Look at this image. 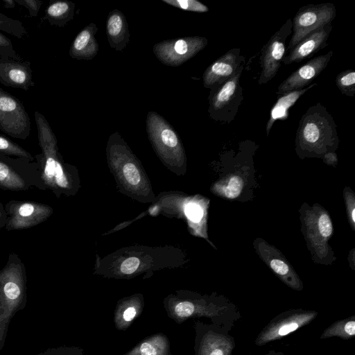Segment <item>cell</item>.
Masks as SVG:
<instances>
[{
	"label": "cell",
	"instance_id": "cell-34",
	"mask_svg": "<svg viewBox=\"0 0 355 355\" xmlns=\"http://www.w3.org/2000/svg\"><path fill=\"white\" fill-rule=\"evenodd\" d=\"M139 266V260L137 257H129L121 265L120 270L123 274L131 275L134 273Z\"/></svg>",
	"mask_w": 355,
	"mask_h": 355
},
{
	"label": "cell",
	"instance_id": "cell-29",
	"mask_svg": "<svg viewBox=\"0 0 355 355\" xmlns=\"http://www.w3.org/2000/svg\"><path fill=\"white\" fill-rule=\"evenodd\" d=\"M162 2L186 11L204 13L209 11L208 7L197 0H162Z\"/></svg>",
	"mask_w": 355,
	"mask_h": 355
},
{
	"label": "cell",
	"instance_id": "cell-5",
	"mask_svg": "<svg viewBox=\"0 0 355 355\" xmlns=\"http://www.w3.org/2000/svg\"><path fill=\"white\" fill-rule=\"evenodd\" d=\"M146 123L149 140L157 155L170 164L183 162L185 159L184 148L172 125L154 111L147 114Z\"/></svg>",
	"mask_w": 355,
	"mask_h": 355
},
{
	"label": "cell",
	"instance_id": "cell-28",
	"mask_svg": "<svg viewBox=\"0 0 355 355\" xmlns=\"http://www.w3.org/2000/svg\"><path fill=\"white\" fill-rule=\"evenodd\" d=\"M336 85L343 95L353 97L355 94V71L347 69L338 73Z\"/></svg>",
	"mask_w": 355,
	"mask_h": 355
},
{
	"label": "cell",
	"instance_id": "cell-18",
	"mask_svg": "<svg viewBox=\"0 0 355 355\" xmlns=\"http://www.w3.org/2000/svg\"><path fill=\"white\" fill-rule=\"evenodd\" d=\"M31 62L0 58V83L6 87L28 91L34 87Z\"/></svg>",
	"mask_w": 355,
	"mask_h": 355
},
{
	"label": "cell",
	"instance_id": "cell-36",
	"mask_svg": "<svg viewBox=\"0 0 355 355\" xmlns=\"http://www.w3.org/2000/svg\"><path fill=\"white\" fill-rule=\"evenodd\" d=\"M188 217L193 221H198L202 216V210L196 205H189L187 208Z\"/></svg>",
	"mask_w": 355,
	"mask_h": 355
},
{
	"label": "cell",
	"instance_id": "cell-39",
	"mask_svg": "<svg viewBox=\"0 0 355 355\" xmlns=\"http://www.w3.org/2000/svg\"><path fill=\"white\" fill-rule=\"evenodd\" d=\"M3 5L6 8H13L16 6L15 0H3Z\"/></svg>",
	"mask_w": 355,
	"mask_h": 355
},
{
	"label": "cell",
	"instance_id": "cell-31",
	"mask_svg": "<svg viewBox=\"0 0 355 355\" xmlns=\"http://www.w3.org/2000/svg\"><path fill=\"white\" fill-rule=\"evenodd\" d=\"M243 180L238 175L232 176L223 186L222 193L227 198L238 197L242 191Z\"/></svg>",
	"mask_w": 355,
	"mask_h": 355
},
{
	"label": "cell",
	"instance_id": "cell-15",
	"mask_svg": "<svg viewBox=\"0 0 355 355\" xmlns=\"http://www.w3.org/2000/svg\"><path fill=\"white\" fill-rule=\"evenodd\" d=\"M333 54V51H329L324 55L311 59L299 67L279 85L276 92L277 96L302 89L310 85L311 82L327 67Z\"/></svg>",
	"mask_w": 355,
	"mask_h": 355
},
{
	"label": "cell",
	"instance_id": "cell-30",
	"mask_svg": "<svg viewBox=\"0 0 355 355\" xmlns=\"http://www.w3.org/2000/svg\"><path fill=\"white\" fill-rule=\"evenodd\" d=\"M316 224L320 238L327 240L333 233V224L328 213L320 211L316 218Z\"/></svg>",
	"mask_w": 355,
	"mask_h": 355
},
{
	"label": "cell",
	"instance_id": "cell-17",
	"mask_svg": "<svg viewBox=\"0 0 355 355\" xmlns=\"http://www.w3.org/2000/svg\"><path fill=\"white\" fill-rule=\"evenodd\" d=\"M258 252L262 259L287 286L297 291L303 289L300 278L289 263L272 246L260 241Z\"/></svg>",
	"mask_w": 355,
	"mask_h": 355
},
{
	"label": "cell",
	"instance_id": "cell-32",
	"mask_svg": "<svg viewBox=\"0 0 355 355\" xmlns=\"http://www.w3.org/2000/svg\"><path fill=\"white\" fill-rule=\"evenodd\" d=\"M0 58L22 60L15 50L11 40L0 33Z\"/></svg>",
	"mask_w": 355,
	"mask_h": 355
},
{
	"label": "cell",
	"instance_id": "cell-20",
	"mask_svg": "<svg viewBox=\"0 0 355 355\" xmlns=\"http://www.w3.org/2000/svg\"><path fill=\"white\" fill-rule=\"evenodd\" d=\"M106 35L110 46L123 51L130 40L128 24L125 15L118 9L110 12L106 19Z\"/></svg>",
	"mask_w": 355,
	"mask_h": 355
},
{
	"label": "cell",
	"instance_id": "cell-22",
	"mask_svg": "<svg viewBox=\"0 0 355 355\" xmlns=\"http://www.w3.org/2000/svg\"><path fill=\"white\" fill-rule=\"evenodd\" d=\"M317 83H311L308 87L298 90L286 92L279 96L276 103L270 110L269 119L266 123V136L268 137L274 123L277 120H286L289 115L290 108L308 90L316 86Z\"/></svg>",
	"mask_w": 355,
	"mask_h": 355
},
{
	"label": "cell",
	"instance_id": "cell-38",
	"mask_svg": "<svg viewBox=\"0 0 355 355\" xmlns=\"http://www.w3.org/2000/svg\"><path fill=\"white\" fill-rule=\"evenodd\" d=\"M324 159L327 163L333 164L337 161L336 154L334 152H329L324 155Z\"/></svg>",
	"mask_w": 355,
	"mask_h": 355
},
{
	"label": "cell",
	"instance_id": "cell-35",
	"mask_svg": "<svg viewBox=\"0 0 355 355\" xmlns=\"http://www.w3.org/2000/svg\"><path fill=\"white\" fill-rule=\"evenodd\" d=\"M347 210L349 223L353 229H354L355 223V205L354 196L352 193L345 191V194Z\"/></svg>",
	"mask_w": 355,
	"mask_h": 355
},
{
	"label": "cell",
	"instance_id": "cell-8",
	"mask_svg": "<svg viewBox=\"0 0 355 355\" xmlns=\"http://www.w3.org/2000/svg\"><path fill=\"white\" fill-rule=\"evenodd\" d=\"M336 17V8L331 3L308 4L297 12L292 21V36L286 51L320 28L331 24Z\"/></svg>",
	"mask_w": 355,
	"mask_h": 355
},
{
	"label": "cell",
	"instance_id": "cell-13",
	"mask_svg": "<svg viewBox=\"0 0 355 355\" xmlns=\"http://www.w3.org/2000/svg\"><path fill=\"white\" fill-rule=\"evenodd\" d=\"M292 21L288 19L262 48L259 59L261 67L258 80L259 85L268 83L277 73L286 53V42L292 33Z\"/></svg>",
	"mask_w": 355,
	"mask_h": 355
},
{
	"label": "cell",
	"instance_id": "cell-12",
	"mask_svg": "<svg viewBox=\"0 0 355 355\" xmlns=\"http://www.w3.org/2000/svg\"><path fill=\"white\" fill-rule=\"evenodd\" d=\"M0 130L13 138L26 139L31 132V120L23 103L0 88Z\"/></svg>",
	"mask_w": 355,
	"mask_h": 355
},
{
	"label": "cell",
	"instance_id": "cell-24",
	"mask_svg": "<svg viewBox=\"0 0 355 355\" xmlns=\"http://www.w3.org/2000/svg\"><path fill=\"white\" fill-rule=\"evenodd\" d=\"M75 3L69 1H55L46 8L44 19L53 26L64 27L73 19Z\"/></svg>",
	"mask_w": 355,
	"mask_h": 355
},
{
	"label": "cell",
	"instance_id": "cell-21",
	"mask_svg": "<svg viewBox=\"0 0 355 355\" xmlns=\"http://www.w3.org/2000/svg\"><path fill=\"white\" fill-rule=\"evenodd\" d=\"M144 306V300L141 295H134L119 300L114 314L116 328L123 331L127 329L142 313Z\"/></svg>",
	"mask_w": 355,
	"mask_h": 355
},
{
	"label": "cell",
	"instance_id": "cell-3",
	"mask_svg": "<svg viewBox=\"0 0 355 355\" xmlns=\"http://www.w3.org/2000/svg\"><path fill=\"white\" fill-rule=\"evenodd\" d=\"M336 125L331 114L320 103L311 106L302 116L295 137L298 155L320 157L338 146Z\"/></svg>",
	"mask_w": 355,
	"mask_h": 355
},
{
	"label": "cell",
	"instance_id": "cell-25",
	"mask_svg": "<svg viewBox=\"0 0 355 355\" xmlns=\"http://www.w3.org/2000/svg\"><path fill=\"white\" fill-rule=\"evenodd\" d=\"M355 336V315L338 320L327 327L320 336L321 339L337 337L343 340L354 338Z\"/></svg>",
	"mask_w": 355,
	"mask_h": 355
},
{
	"label": "cell",
	"instance_id": "cell-4",
	"mask_svg": "<svg viewBox=\"0 0 355 355\" xmlns=\"http://www.w3.org/2000/svg\"><path fill=\"white\" fill-rule=\"evenodd\" d=\"M33 188L45 191L37 163L0 153V189L21 191Z\"/></svg>",
	"mask_w": 355,
	"mask_h": 355
},
{
	"label": "cell",
	"instance_id": "cell-1",
	"mask_svg": "<svg viewBox=\"0 0 355 355\" xmlns=\"http://www.w3.org/2000/svg\"><path fill=\"white\" fill-rule=\"evenodd\" d=\"M34 116L41 153L35 155L45 191L50 190L57 198L71 196L77 191L76 170L64 162L58 150V141L46 117L35 111Z\"/></svg>",
	"mask_w": 355,
	"mask_h": 355
},
{
	"label": "cell",
	"instance_id": "cell-10",
	"mask_svg": "<svg viewBox=\"0 0 355 355\" xmlns=\"http://www.w3.org/2000/svg\"><path fill=\"white\" fill-rule=\"evenodd\" d=\"M4 207L7 214L5 226L7 231L35 227L46 221L53 212L49 205L30 200H12Z\"/></svg>",
	"mask_w": 355,
	"mask_h": 355
},
{
	"label": "cell",
	"instance_id": "cell-2",
	"mask_svg": "<svg viewBox=\"0 0 355 355\" xmlns=\"http://www.w3.org/2000/svg\"><path fill=\"white\" fill-rule=\"evenodd\" d=\"M168 316L177 323L190 318H207L210 323L231 331L241 319L239 308L222 295L178 294L164 301Z\"/></svg>",
	"mask_w": 355,
	"mask_h": 355
},
{
	"label": "cell",
	"instance_id": "cell-14",
	"mask_svg": "<svg viewBox=\"0 0 355 355\" xmlns=\"http://www.w3.org/2000/svg\"><path fill=\"white\" fill-rule=\"evenodd\" d=\"M245 63L241 49L229 50L205 69L202 75L204 87L210 90L218 87L232 78Z\"/></svg>",
	"mask_w": 355,
	"mask_h": 355
},
{
	"label": "cell",
	"instance_id": "cell-19",
	"mask_svg": "<svg viewBox=\"0 0 355 355\" xmlns=\"http://www.w3.org/2000/svg\"><path fill=\"white\" fill-rule=\"evenodd\" d=\"M98 29L95 24L89 23L78 33L69 48L71 58L90 60L96 55L99 46L95 35Z\"/></svg>",
	"mask_w": 355,
	"mask_h": 355
},
{
	"label": "cell",
	"instance_id": "cell-26",
	"mask_svg": "<svg viewBox=\"0 0 355 355\" xmlns=\"http://www.w3.org/2000/svg\"><path fill=\"white\" fill-rule=\"evenodd\" d=\"M0 153L8 156L26 159L33 162L34 157L24 148L6 137L0 135Z\"/></svg>",
	"mask_w": 355,
	"mask_h": 355
},
{
	"label": "cell",
	"instance_id": "cell-23",
	"mask_svg": "<svg viewBox=\"0 0 355 355\" xmlns=\"http://www.w3.org/2000/svg\"><path fill=\"white\" fill-rule=\"evenodd\" d=\"M123 355H173L167 336L158 333L143 339Z\"/></svg>",
	"mask_w": 355,
	"mask_h": 355
},
{
	"label": "cell",
	"instance_id": "cell-7",
	"mask_svg": "<svg viewBox=\"0 0 355 355\" xmlns=\"http://www.w3.org/2000/svg\"><path fill=\"white\" fill-rule=\"evenodd\" d=\"M318 312L304 309H290L275 316L260 331L254 340L257 346H263L280 340L315 320Z\"/></svg>",
	"mask_w": 355,
	"mask_h": 355
},
{
	"label": "cell",
	"instance_id": "cell-37",
	"mask_svg": "<svg viewBox=\"0 0 355 355\" xmlns=\"http://www.w3.org/2000/svg\"><path fill=\"white\" fill-rule=\"evenodd\" d=\"M7 220V214L5 207L0 201V230L6 226Z\"/></svg>",
	"mask_w": 355,
	"mask_h": 355
},
{
	"label": "cell",
	"instance_id": "cell-6",
	"mask_svg": "<svg viewBox=\"0 0 355 355\" xmlns=\"http://www.w3.org/2000/svg\"><path fill=\"white\" fill-rule=\"evenodd\" d=\"M243 64L238 71L218 87L211 89L208 112L211 119L230 123L235 118L244 96L240 78L244 69Z\"/></svg>",
	"mask_w": 355,
	"mask_h": 355
},
{
	"label": "cell",
	"instance_id": "cell-40",
	"mask_svg": "<svg viewBox=\"0 0 355 355\" xmlns=\"http://www.w3.org/2000/svg\"><path fill=\"white\" fill-rule=\"evenodd\" d=\"M262 355H286L282 352L275 351L274 349L270 350L268 353Z\"/></svg>",
	"mask_w": 355,
	"mask_h": 355
},
{
	"label": "cell",
	"instance_id": "cell-16",
	"mask_svg": "<svg viewBox=\"0 0 355 355\" xmlns=\"http://www.w3.org/2000/svg\"><path fill=\"white\" fill-rule=\"evenodd\" d=\"M332 28L331 24L326 25L308 35L293 49L286 52L282 59L283 63L289 64L300 62L316 54L328 45L327 40Z\"/></svg>",
	"mask_w": 355,
	"mask_h": 355
},
{
	"label": "cell",
	"instance_id": "cell-33",
	"mask_svg": "<svg viewBox=\"0 0 355 355\" xmlns=\"http://www.w3.org/2000/svg\"><path fill=\"white\" fill-rule=\"evenodd\" d=\"M15 1L28 10L31 17H37L42 4V1L40 0H15Z\"/></svg>",
	"mask_w": 355,
	"mask_h": 355
},
{
	"label": "cell",
	"instance_id": "cell-11",
	"mask_svg": "<svg viewBox=\"0 0 355 355\" xmlns=\"http://www.w3.org/2000/svg\"><path fill=\"white\" fill-rule=\"evenodd\" d=\"M207 43V39L201 36L169 39L155 44L153 52L162 64L178 67L197 55Z\"/></svg>",
	"mask_w": 355,
	"mask_h": 355
},
{
	"label": "cell",
	"instance_id": "cell-9",
	"mask_svg": "<svg viewBox=\"0 0 355 355\" xmlns=\"http://www.w3.org/2000/svg\"><path fill=\"white\" fill-rule=\"evenodd\" d=\"M195 329V355H232L235 339L220 327L196 320Z\"/></svg>",
	"mask_w": 355,
	"mask_h": 355
},
{
	"label": "cell",
	"instance_id": "cell-27",
	"mask_svg": "<svg viewBox=\"0 0 355 355\" xmlns=\"http://www.w3.org/2000/svg\"><path fill=\"white\" fill-rule=\"evenodd\" d=\"M0 31L10 34L19 39H22L27 35V31L21 21L10 18L1 12Z\"/></svg>",
	"mask_w": 355,
	"mask_h": 355
}]
</instances>
